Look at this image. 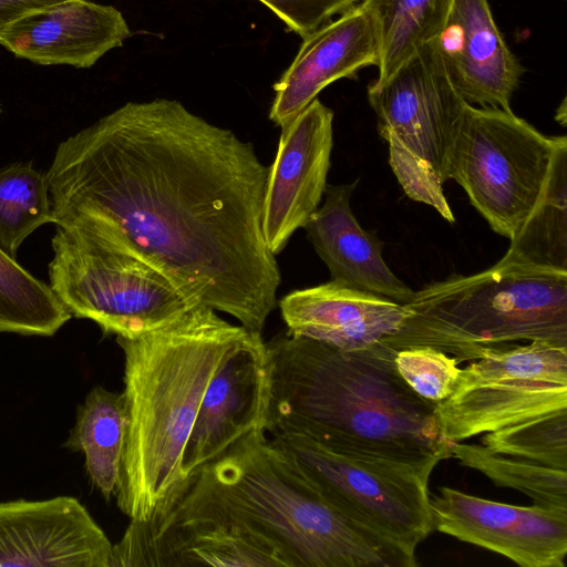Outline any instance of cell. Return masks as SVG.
Returning a JSON list of instances; mask_svg holds the SVG:
<instances>
[{"instance_id": "obj_1", "label": "cell", "mask_w": 567, "mask_h": 567, "mask_svg": "<svg viewBox=\"0 0 567 567\" xmlns=\"http://www.w3.org/2000/svg\"><path fill=\"white\" fill-rule=\"evenodd\" d=\"M267 175L251 143L169 99L123 104L61 142L47 172L58 227L132 250L259 333L281 282Z\"/></svg>"}, {"instance_id": "obj_2", "label": "cell", "mask_w": 567, "mask_h": 567, "mask_svg": "<svg viewBox=\"0 0 567 567\" xmlns=\"http://www.w3.org/2000/svg\"><path fill=\"white\" fill-rule=\"evenodd\" d=\"M266 432L301 435L336 452L421 463L451 457L431 403L399 375L382 343L362 351L289 334L266 342Z\"/></svg>"}, {"instance_id": "obj_3", "label": "cell", "mask_w": 567, "mask_h": 567, "mask_svg": "<svg viewBox=\"0 0 567 567\" xmlns=\"http://www.w3.org/2000/svg\"><path fill=\"white\" fill-rule=\"evenodd\" d=\"M166 516L247 534L286 567L417 566L415 551L329 502L264 429L204 465Z\"/></svg>"}, {"instance_id": "obj_4", "label": "cell", "mask_w": 567, "mask_h": 567, "mask_svg": "<svg viewBox=\"0 0 567 567\" xmlns=\"http://www.w3.org/2000/svg\"><path fill=\"white\" fill-rule=\"evenodd\" d=\"M248 332L198 305L145 334L115 337L124 355L125 434L114 496L131 520L164 517L184 495L182 461L203 395Z\"/></svg>"}, {"instance_id": "obj_5", "label": "cell", "mask_w": 567, "mask_h": 567, "mask_svg": "<svg viewBox=\"0 0 567 567\" xmlns=\"http://www.w3.org/2000/svg\"><path fill=\"white\" fill-rule=\"evenodd\" d=\"M405 306L403 324L382 341L394 353L431 347L461 363L519 340L567 347V270L503 257L484 271L432 282Z\"/></svg>"}, {"instance_id": "obj_6", "label": "cell", "mask_w": 567, "mask_h": 567, "mask_svg": "<svg viewBox=\"0 0 567 567\" xmlns=\"http://www.w3.org/2000/svg\"><path fill=\"white\" fill-rule=\"evenodd\" d=\"M567 174V137L547 136L512 110L466 104L450 143L446 177L513 241Z\"/></svg>"}, {"instance_id": "obj_7", "label": "cell", "mask_w": 567, "mask_h": 567, "mask_svg": "<svg viewBox=\"0 0 567 567\" xmlns=\"http://www.w3.org/2000/svg\"><path fill=\"white\" fill-rule=\"evenodd\" d=\"M52 249L50 287L72 317L92 320L104 334L135 338L202 305L127 248L58 227Z\"/></svg>"}, {"instance_id": "obj_8", "label": "cell", "mask_w": 567, "mask_h": 567, "mask_svg": "<svg viewBox=\"0 0 567 567\" xmlns=\"http://www.w3.org/2000/svg\"><path fill=\"white\" fill-rule=\"evenodd\" d=\"M368 100L378 132L388 143L390 167L405 195L454 223L443 186L452 135L467 103L449 79L436 40L419 49L385 81L370 83Z\"/></svg>"}, {"instance_id": "obj_9", "label": "cell", "mask_w": 567, "mask_h": 567, "mask_svg": "<svg viewBox=\"0 0 567 567\" xmlns=\"http://www.w3.org/2000/svg\"><path fill=\"white\" fill-rule=\"evenodd\" d=\"M434 411L449 442L567 411V347L535 340L485 349Z\"/></svg>"}, {"instance_id": "obj_10", "label": "cell", "mask_w": 567, "mask_h": 567, "mask_svg": "<svg viewBox=\"0 0 567 567\" xmlns=\"http://www.w3.org/2000/svg\"><path fill=\"white\" fill-rule=\"evenodd\" d=\"M334 506L412 551L434 530L429 482L437 460L421 463L336 452L301 435H275Z\"/></svg>"}, {"instance_id": "obj_11", "label": "cell", "mask_w": 567, "mask_h": 567, "mask_svg": "<svg viewBox=\"0 0 567 567\" xmlns=\"http://www.w3.org/2000/svg\"><path fill=\"white\" fill-rule=\"evenodd\" d=\"M434 529L522 567H565L567 513L517 506L440 487L430 497Z\"/></svg>"}, {"instance_id": "obj_12", "label": "cell", "mask_w": 567, "mask_h": 567, "mask_svg": "<svg viewBox=\"0 0 567 567\" xmlns=\"http://www.w3.org/2000/svg\"><path fill=\"white\" fill-rule=\"evenodd\" d=\"M333 146V112L318 97L281 128L262 203V231L276 256L318 209Z\"/></svg>"}, {"instance_id": "obj_13", "label": "cell", "mask_w": 567, "mask_h": 567, "mask_svg": "<svg viewBox=\"0 0 567 567\" xmlns=\"http://www.w3.org/2000/svg\"><path fill=\"white\" fill-rule=\"evenodd\" d=\"M270 369L261 333L249 331L209 381L182 461L189 480L255 429L266 431Z\"/></svg>"}, {"instance_id": "obj_14", "label": "cell", "mask_w": 567, "mask_h": 567, "mask_svg": "<svg viewBox=\"0 0 567 567\" xmlns=\"http://www.w3.org/2000/svg\"><path fill=\"white\" fill-rule=\"evenodd\" d=\"M112 547L76 497L0 502V566L111 567Z\"/></svg>"}, {"instance_id": "obj_15", "label": "cell", "mask_w": 567, "mask_h": 567, "mask_svg": "<svg viewBox=\"0 0 567 567\" xmlns=\"http://www.w3.org/2000/svg\"><path fill=\"white\" fill-rule=\"evenodd\" d=\"M435 40L450 81L467 104L511 111L524 69L487 0H453Z\"/></svg>"}, {"instance_id": "obj_16", "label": "cell", "mask_w": 567, "mask_h": 567, "mask_svg": "<svg viewBox=\"0 0 567 567\" xmlns=\"http://www.w3.org/2000/svg\"><path fill=\"white\" fill-rule=\"evenodd\" d=\"M285 567L256 538L229 527L167 516L131 520L112 547L111 567Z\"/></svg>"}, {"instance_id": "obj_17", "label": "cell", "mask_w": 567, "mask_h": 567, "mask_svg": "<svg viewBox=\"0 0 567 567\" xmlns=\"http://www.w3.org/2000/svg\"><path fill=\"white\" fill-rule=\"evenodd\" d=\"M130 35L125 18L113 6L66 0L7 25L0 45L37 64L89 69Z\"/></svg>"}, {"instance_id": "obj_18", "label": "cell", "mask_w": 567, "mask_h": 567, "mask_svg": "<svg viewBox=\"0 0 567 567\" xmlns=\"http://www.w3.org/2000/svg\"><path fill=\"white\" fill-rule=\"evenodd\" d=\"M279 308L289 334L346 351L380 346L409 315L404 305L332 280L289 292Z\"/></svg>"}, {"instance_id": "obj_19", "label": "cell", "mask_w": 567, "mask_h": 567, "mask_svg": "<svg viewBox=\"0 0 567 567\" xmlns=\"http://www.w3.org/2000/svg\"><path fill=\"white\" fill-rule=\"evenodd\" d=\"M377 62L372 23L357 3L303 38L293 61L274 85L270 121L285 127L326 86L342 78L355 79L361 68Z\"/></svg>"}, {"instance_id": "obj_20", "label": "cell", "mask_w": 567, "mask_h": 567, "mask_svg": "<svg viewBox=\"0 0 567 567\" xmlns=\"http://www.w3.org/2000/svg\"><path fill=\"white\" fill-rule=\"evenodd\" d=\"M357 185L358 181L327 184L323 204L303 229L332 281L405 306L415 291L392 272L382 256L383 243L367 231L352 213L350 199Z\"/></svg>"}, {"instance_id": "obj_21", "label": "cell", "mask_w": 567, "mask_h": 567, "mask_svg": "<svg viewBox=\"0 0 567 567\" xmlns=\"http://www.w3.org/2000/svg\"><path fill=\"white\" fill-rule=\"evenodd\" d=\"M74 426L63 447L84 455L91 484L110 501L114 496L125 434V408L122 392L101 385L90 390L76 409Z\"/></svg>"}, {"instance_id": "obj_22", "label": "cell", "mask_w": 567, "mask_h": 567, "mask_svg": "<svg viewBox=\"0 0 567 567\" xmlns=\"http://www.w3.org/2000/svg\"><path fill=\"white\" fill-rule=\"evenodd\" d=\"M453 0H362L375 35L378 78L389 79L419 49L436 39Z\"/></svg>"}, {"instance_id": "obj_23", "label": "cell", "mask_w": 567, "mask_h": 567, "mask_svg": "<svg viewBox=\"0 0 567 567\" xmlns=\"http://www.w3.org/2000/svg\"><path fill=\"white\" fill-rule=\"evenodd\" d=\"M71 318L50 285L0 248V332L52 337Z\"/></svg>"}, {"instance_id": "obj_24", "label": "cell", "mask_w": 567, "mask_h": 567, "mask_svg": "<svg viewBox=\"0 0 567 567\" xmlns=\"http://www.w3.org/2000/svg\"><path fill=\"white\" fill-rule=\"evenodd\" d=\"M451 457L485 475L496 486L519 491L535 505L567 513V470L495 452L484 444L450 442Z\"/></svg>"}, {"instance_id": "obj_25", "label": "cell", "mask_w": 567, "mask_h": 567, "mask_svg": "<svg viewBox=\"0 0 567 567\" xmlns=\"http://www.w3.org/2000/svg\"><path fill=\"white\" fill-rule=\"evenodd\" d=\"M47 173L31 162L0 167V248L17 259L27 237L53 223Z\"/></svg>"}, {"instance_id": "obj_26", "label": "cell", "mask_w": 567, "mask_h": 567, "mask_svg": "<svg viewBox=\"0 0 567 567\" xmlns=\"http://www.w3.org/2000/svg\"><path fill=\"white\" fill-rule=\"evenodd\" d=\"M503 257L567 270V174L557 181Z\"/></svg>"}, {"instance_id": "obj_27", "label": "cell", "mask_w": 567, "mask_h": 567, "mask_svg": "<svg viewBox=\"0 0 567 567\" xmlns=\"http://www.w3.org/2000/svg\"><path fill=\"white\" fill-rule=\"evenodd\" d=\"M482 444L502 454L567 470V411L485 433Z\"/></svg>"}, {"instance_id": "obj_28", "label": "cell", "mask_w": 567, "mask_h": 567, "mask_svg": "<svg viewBox=\"0 0 567 567\" xmlns=\"http://www.w3.org/2000/svg\"><path fill=\"white\" fill-rule=\"evenodd\" d=\"M458 361L431 347L398 350L394 365L401 379L422 399L437 404L454 390L460 371Z\"/></svg>"}, {"instance_id": "obj_29", "label": "cell", "mask_w": 567, "mask_h": 567, "mask_svg": "<svg viewBox=\"0 0 567 567\" xmlns=\"http://www.w3.org/2000/svg\"><path fill=\"white\" fill-rule=\"evenodd\" d=\"M302 39L359 0H258Z\"/></svg>"}, {"instance_id": "obj_30", "label": "cell", "mask_w": 567, "mask_h": 567, "mask_svg": "<svg viewBox=\"0 0 567 567\" xmlns=\"http://www.w3.org/2000/svg\"><path fill=\"white\" fill-rule=\"evenodd\" d=\"M66 0H0V31L16 20Z\"/></svg>"}, {"instance_id": "obj_31", "label": "cell", "mask_w": 567, "mask_h": 567, "mask_svg": "<svg viewBox=\"0 0 567 567\" xmlns=\"http://www.w3.org/2000/svg\"><path fill=\"white\" fill-rule=\"evenodd\" d=\"M2 113V106H1V103H0V114Z\"/></svg>"}]
</instances>
